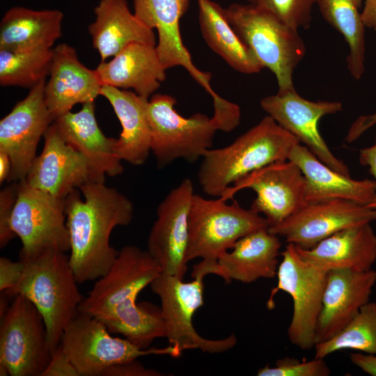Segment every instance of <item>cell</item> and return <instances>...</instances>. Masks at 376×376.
I'll return each mask as SVG.
<instances>
[{
	"mask_svg": "<svg viewBox=\"0 0 376 376\" xmlns=\"http://www.w3.org/2000/svg\"><path fill=\"white\" fill-rule=\"evenodd\" d=\"M299 143L267 115L231 144L206 151L198 172L201 189L207 195L224 197L230 187L249 174L287 160Z\"/></svg>",
	"mask_w": 376,
	"mask_h": 376,
	"instance_id": "7a4b0ae2",
	"label": "cell"
},
{
	"mask_svg": "<svg viewBox=\"0 0 376 376\" xmlns=\"http://www.w3.org/2000/svg\"><path fill=\"white\" fill-rule=\"evenodd\" d=\"M65 199L33 187L24 179L19 181L11 218V228L22 243L19 258H31L47 250L70 251Z\"/></svg>",
	"mask_w": 376,
	"mask_h": 376,
	"instance_id": "30bf717a",
	"label": "cell"
},
{
	"mask_svg": "<svg viewBox=\"0 0 376 376\" xmlns=\"http://www.w3.org/2000/svg\"><path fill=\"white\" fill-rule=\"evenodd\" d=\"M94 13L95 20L88 25V31L101 62L131 43L156 46L153 30L131 13L126 0H100Z\"/></svg>",
	"mask_w": 376,
	"mask_h": 376,
	"instance_id": "484cf974",
	"label": "cell"
},
{
	"mask_svg": "<svg viewBox=\"0 0 376 376\" xmlns=\"http://www.w3.org/2000/svg\"><path fill=\"white\" fill-rule=\"evenodd\" d=\"M250 188L256 194L251 208L264 215L269 227L276 226L302 207L305 203V178L290 160L270 164L230 187L223 198Z\"/></svg>",
	"mask_w": 376,
	"mask_h": 376,
	"instance_id": "e0dca14e",
	"label": "cell"
},
{
	"mask_svg": "<svg viewBox=\"0 0 376 376\" xmlns=\"http://www.w3.org/2000/svg\"><path fill=\"white\" fill-rule=\"evenodd\" d=\"M225 17L263 68L275 75L278 92L295 88L293 72L306 54L298 30L272 13L252 4L233 3L224 8Z\"/></svg>",
	"mask_w": 376,
	"mask_h": 376,
	"instance_id": "5b68a950",
	"label": "cell"
},
{
	"mask_svg": "<svg viewBox=\"0 0 376 376\" xmlns=\"http://www.w3.org/2000/svg\"><path fill=\"white\" fill-rule=\"evenodd\" d=\"M63 18V13L56 9L36 10L13 7L1 20L0 49H52L61 36Z\"/></svg>",
	"mask_w": 376,
	"mask_h": 376,
	"instance_id": "f1b7e54d",
	"label": "cell"
},
{
	"mask_svg": "<svg viewBox=\"0 0 376 376\" xmlns=\"http://www.w3.org/2000/svg\"><path fill=\"white\" fill-rule=\"evenodd\" d=\"M11 171V161L7 153L0 151V183L8 180Z\"/></svg>",
	"mask_w": 376,
	"mask_h": 376,
	"instance_id": "ee69618b",
	"label": "cell"
},
{
	"mask_svg": "<svg viewBox=\"0 0 376 376\" xmlns=\"http://www.w3.org/2000/svg\"><path fill=\"white\" fill-rule=\"evenodd\" d=\"M194 193L189 178L173 189L157 209L148 238V249L162 274L183 280L187 270L188 219Z\"/></svg>",
	"mask_w": 376,
	"mask_h": 376,
	"instance_id": "9a60e30c",
	"label": "cell"
},
{
	"mask_svg": "<svg viewBox=\"0 0 376 376\" xmlns=\"http://www.w3.org/2000/svg\"><path fill=\"white\" fill-rule=\"evenodd\" d=\"M53 49H0V85L31 88L50 72Z\"/></svg>",
	"mask_w": 376,
	"mask_h": 376,
	"instance_id": "d6a6232c",
	"label": "cell"
},
{
	"mask_svg": "<svg viewBox=\"0 0 376 376\" xmlns=\"http://www.w3.org/2000/svg\"><path fill=\"white\" fill-rule=\"evenodd\" d=\"M269 228L266 219L251 208L244 209L223 198L206 199L194 194L188 219V246L186 261L201 258L193 267L191 277L219 276V258L242 237Z\"/></svg>",
	"mask_w": 376,
	"mask_h": 376,
	"instance_id": "277c9868",
	"label": "cell"
},
{
	"mask_svg": "<svg viewBox=\"0 0 376 376\" xmlns=\"http://www.w3.org/2000/svg\"><path fill=\"white\" fill-rule=\"evenodd\" d=\"M65 199L66 225L70 240V264L78 283L95 281L110 269L118 251L110 245L118 226L131 223V201L104 182H89Z\"/></svg>",
	"mask_w": 376,
	"mask_h": 376,
	"instance_id": "6da1fadb",
	"label": "cell"
},
{
	"mask_svg": "<svg viewBox=\"0 0 376 376\" xmlns=\"http://www.w3.org/2000/svg\"><path fill=\"white\" fill-rule=\"evenodd\" d=\"M173 96L157 93L148 101V116L151 130V151L157 165L165 166L182 158L194 162L211 148L219 127L212 117L196 113L189 118L174 108Z\"/></svg>",
	"mask_w": 376,
	"mask_h": 376,
	"instance_id": "8992f818",
	"label": "cell"
},
{
	"mask_svg": "<svg viewBox=\"0 0 376 376\" xmlns=\"http://www.w3.org/2000/svg\"><path fill=\"white\" fill-rule=\"evenodd\" d=\"M100 95L109 102L122 126L115 145L116 155L134 166L143 164L151 151L148 99L135 92L107 85L102 86Z\"/></svg>",
	"mask_w": 376,
	"mask_h": 376,
	"instance_id": "83f0119b",
	"label": "cell"
},
{
	"mask_svg": "<svg viewBox=\"0 0 376 376\" xmlns=\"http://www.w3.org/2000/svg\"><path fill=\"white\" fill-rule=\"evenodd\" d=\"M54 122L65 141L88 159L97 182H104L105 175L122 173V160L115 151L117 139L106 136L100 130L94 102L84 103L79 111L67 112Z\"/></svg>",
	"mask_w": 376,
	"mask_h": 376,
	"instance_id": "7402d4cb",
	"label": "cell"
},
{
	"mask_svg": "<svg viewBox=\"0 0 376 376\" xmlns=\"http://www.w3.org/2000/svg\"><path fill=\"white\" fill-rule=\"evenodd\" d=\"M296 248L305 260L327 272H365L371 269L376 260V234L370 223L361 224L339 230L313 248Z\"/></svg>",
	"mask_w": 376,
	"mask_h": 376,
	"instance_id": "cb8c5ba5",
	"label": "cell"
},
{
	"mask_svg": "<svg viewBox=\"0 0 376 376\" xmlns=\"http://www.w3.org/2000/svg\"><path fill=\"white\" fill-rule=\"evenodd\" d=\"M51 356L42 315L27 298L15 296L1 318L0 364L11 376H42Z\"/></svg>",
	"mask_w": 376,
	"mask_h": 376,
	"instance_id": "9c48e42d",
	"label": "cell"
},
{
	"mask_svg": "<svg viewBox=\"0 0 376 376\" xmlns=\"http://www.w3.org/2000/svg\"><path fill=\"white\" fill-rule=\"evenodd\" d=\"M288 160L295 164L305 178V203L345 199L367 207L376 189L374 180H357L322 162L300 143L292 148Z\"/></svg>",
	"mask_w": 376,
	"mask_h": 376,
	"instance_id": "603a6c76",
	"label": "cell"
},
{
	"mask_svg": "<svg viewBox=\"0 0 376 376\" xmlns=\"http://www.w3.org/2000/svg\"><path fill=\"white\" fill-rule=\"evenodd\" d=\"M19 260L24 265L22 276L12 290L3 293L12 297L22 295L36 306L44 319L52 354L65 328L79 314L84 297L65 253L47 250Z\"/></svg>",
	"mask_w": 376,
	"mask_h": 376,
	"instance_id": "3957f363",
	"label": "cell"
},
{
	"mask_svg": "<svg viewBox=\"0 0 376 376\" xmlns=\"http://www.w3.org/2000/svg\"><path fill=\"white\" fill-rule=\"evenodd\" d=\"M161 273L159 265L147 250L126 245L118 251L109 271L96 280L84 297L79 313L104 323L116 311L136 302L139 292Z\"/></svg>",
	"mask_w": 376,
	"mask_h": 376,
	"instance_id": "7c38bea8",
	"label": "cell"
},
{
	"mask_svg": "<svg viewBox=\"0 0 376 376\" xmlns=\"http://www.w3.org/2000/svg\"><path fill=\"white\" fill-rule=\"evenodd\" d=\"M361 17L366 27L376 30V0H365Z\"/></svg>",
	"mask_w": 376,
	"mask_h": 376,
	"instance_id": "7bdbcfd3",
	"label": "cell"
},
{
	"mask_svg": "<svg viewBox=\"0 0 376 376\" xmlns=\"http://www.w3.org/2000/svg\"><path fill=\"white\" fill-rule=\"evenodd\" d=\"M323 18L344 38L349 47L347 69L356 80L364 72L365 25L354 0H317Z\"/></svg>",
	"mask_w": 376,
	"mask_h": 376,
	"instance_id": "4dcf8cb0",
	"label": "cell"
},
{
	"mask_svg": "<svg viewBox=\"0 0 376 376\" xmlns=\"http://www.w3.org/2000/svg\"><path fill=\"white\" fill-rule=\"evenodd\" d=\"M331 370L324 359L314 357L310 361H299L285 357L278 359L275 366L258 369V376H328Z\"/></svg>",
	"mask_w": 376,
	"mask_h": 376,
	"instance_id": "e575fe53",
	"label": "cell"
},
{
	"mask_svg": "<svg viewBox=\"0 0 376 376\" xmlns=\"http://www.w3.org/2000/svg\"><path fill=\"white\" fill-rule=\"evenodd\" d=\"M97 318L79 313L65 328L61 345L79 376H102L110 367L155 354L179 357L176 348L141 350L127 339L113 337Z\"/></svg>",
	"mask_w": 376,
	"mask_h": 376,
	"instance_id": "ba28073f",
	"label": "cell"
},
{
	"mask_svg": "<svg viewBox=\"0 0 376 376\" xmlns=\"http://www.w3.org/2000/svg\"><path fill=\"white\" fill-rule=\"evenodd\" d=\"M42 376H79L61 344L52 352Z\"/></svg>",
	"mask_w": 376,
	"mask_h": 376,
	"instance_id": "8d00e7d4",
	"label": "cell"
},
{
	"mask_svg": "<svg viewBox=\"0 0 376 376\" xmlns=\"http://www.w3.org/2000/svg\"><path fill=\"white\" fill-rule=\"evenodd\" d=\"M0 375L1 376L10 375V373H9L8 369L6 368V367H5L2 364H0Z\"/></svg>",
	"mask_w": 376,
	"mask_h": 376,
	"instance_id": "f6af8a7d",
	"label": "cell"
},
{
	"mask_svg": "<svg viewBox=\"0 0 376 376\" xmlns=\"http://www.w3.org/2000/svg\"><path fill=\"white\" fill-rule=\"evenodd\" d=\"M19 190V182H13L0 192V247H5L16 235L11 228V218Z\"/></svg>",
	"mask_w": 376,
	"mask_h": 376,
	"instance_id": "d590c367",
	"label": "cell"
},
{
	"mask_svg": "<svg viewBox=\"0 0 376 376\" xmlns=\"http://www.w3.org/2000/svg\"><path fill=\"white\" fill-rule=\"evenodd\" d=\"M354 1L355 3L357 6L358 8H359L361 6L363 0H354Z\"/></svg>",
	"mask_w": 376,
	"mask_h": 376,
	"instance_id": "bcb514c9",
	"label": "cell"
},
{
	"mask_svg": "<svg viewBox=\"0 0 376 376\" xmlns=\"http://www.w3.org/2000/svg\"><path fill=\"white\" fill-rule=\"evenodd\" d=\"M376 124V111L372 114L359 116L350 127L346 141L352 143L358 139L366 131Z\"/></svg>",
	"mask_w": 376,
	"mask_h": 376,
	"instance_id": "ab89813d",
	"label": "cell"
},
{
	"mask_svg": "<svg viewBox=\"0 0 376 376\" xmlns=\"http://www.w3.org/2000/svg\"><path fill=\"white\" fill-rule=\"evenodd\" d=\"M46 79L30 88L28 95L17 102L0 120V151L11 161L8 182L25 179L38 142L54 119L44 98Z\"/></svg>",
	"mask_w": 376,
	"mask_h": 376,
	"instance_id": "5bb4252c",
	"label": "cell"
},
{
	"mask_svg": "<svg viewBox=\"0 0 376 376\" xmlns=\"http://www.w3.org/2000/svg\"><path fill=\"white\" fill-rule=\"evenodd\" d=\"M267 10L283 22L299 30L307 29L312 22V10L317 0H247Z\"/></svg>",
	"mask_w": 376,
	"mask_h": 376,
	"instance_id": "836d02e7",
	"label": "cell"
},
{
	"mask_svg": "<svg viewBox=\"0 0 376 376\" xmlns=\"http://www.w3.org/2000/svg\"><path fill=\"white\" fill-rule=\"evenodd\" d=\"M260 104L268 116L322 162L341 174L350 176L347 166L331 152L318 129L322 117L342 110L341 102L310 101L300 96L293 88L265 97Z\"/></svg>",
	"mask_w": 376,
	"mask_h": 376,
	"instance_id": "4fadbf2b",
	"label": "cell"
},
{
	"mask_svg": "<svg viewBox=\"0 0 376 376\" xmlns=\"http://www.w3.org/2000/svg\"><path fill=\"white\" fill-rule=\"evenodd\" d=\"M198 22L207 45L232 68L244 74L259 72L263 66L226 19L224 8L212 0H197Z\"/></svg>",
	"mask_w": 376,
	"mask_h": 376,
	"instance_id": "f546056e",
	"label": "cell"
},
{
	"mask_svg": "<svg viewBox=\"0 0 376 376\" xmlns=\"http://www.w3.org/2000/svg\"><path fill=\"white\" fill-rule=\"evenodd\" d=\"M277 271L278 282L272 288L267 307H274V297L280 290L292 299L293 311L288 328L290 343L306 350L315 345L316 327L322 308L328 272L305 260L296 246L288 243Z\"/></svg>",
	"mask_w": 376,
	"mask_h": 376,
	"instance_id": "52a82bcc",
	"label": "cell"
},
{
	"mask_svg": "<svg viewBox=\"0 0 376 376\" xmlns=\"http://www.w3.org/2000/svg\"><path fill=\"white\" fill-rule=\"evenodd\" d=\"M350 359L354 366L366 373L376 376V354L357 352L350 354Z\"/></svg>",
	"mask_w": 376,
	"mask_h": 376,
	"instance_id": "b9f144b4",
	"label": "cell"
},
{
	"mask_svg": "<svg viewBox=\"0 0 376 376\" xmlns=\"http://www.w3.org/2000/svg\"><path fill=\"white\" fill-rule=\"evenodd\" d=\"M281 247L278 236L268 228L251 232L219 258V276L227 283L232 280L251 283L259 279H274Z\"/></svg>",
	"mask_w": 376,
	"mask_h": 376,
	"instance_id": "4316f807",
	"label": "cell"
},
{
	"mask_svg": "<svg viewBox=\"0 0 376 376\" xmlns=\"http://www.w3.org/2000/svg\"><path fill=\"white\" fill-rule=\"evenodd\" d=\"M204 277L197 276L191 282H183L175 276L161 273L150 283L152 291L161 301L169 345L180 353L198 349L204 352L220 353L233 347L237 339L232 334L221 340L207 339L195 330L192 319L203 302Z\"/></svg>",
	"mask_w": 376,
	"mask_h": 376,
	"instance_id": "8fae6325",
	"label": "cell"
},
{
	"mask_svg": "<svg viewBox=\"0 0 376 376\" xmlns=\"http://www.w3.org/2000/svg\"><path fill=\"white\" fill-rule=\"evenodd\" d=\"M359 160L361 165L369 168L371 175L375 178L376 185V136L373 146L359 150ZM367 207L376 210V189L374 197Z\"/></svg>",
	"mask_w": 376,
	"mask_h": 376,
	"instance_id": "60d3db41",
	"label": "cell"
},
{
	"mask_svg": "<svg viewBox=\"0 0 376 376\" xmlns=\"http://www.w3.org/2000/svg\"><path fill=\"white\" fill-rule=\"evenodd\" d=\"M376 283V270L359 272L335 269L328 272L318 318L315 344L326 341L340 331L370 301Z\"/></svg>",
	"mask_w": 376,
	"mask_h": 376,
	"instance_id": "ffe728a7",
	"label": "cell"
},
{
	"mask_svg": "<svg viewBox=\"0 0 376 376\" xmlns=\"http://www.w3.org/2000/svg\"><path fill=\"white\" fill-rule=\"evenodd\" d=\"M136 16L158 34L156 49L166 70L182 66L212 97H221L210 85L211 74L202 72L194 64L182 42L179 21L189 7V0H133Z\"/></svg>",
	"mask_w": 376,
	"mask_h": 376,
	"instance_id": "d6986e66",
	"label": "cell"
},
{
	"mask_svg": "<svg viewBox=\"0 0 376 376\" xmlns=\"http://www.w3.org/2000/svg\"><path fill=\"white\" fill-rule=\"evenodd\" d=\"M157 370L146 368L137 359L119 363L107 369L102 376H161Z\"/></svg>",
	"mask_w": 376,
	"mask_h": 376,
	"instance_id": "f35d334b",
	"label": "cell"
},
{
	"mask_svg": "<svg viewBox=\"0 0 376 376\" xmlns=\"http://www.w3.org/2000/svg\"><path fill=\"white\" fill-rule=\"evenodd\" d=\"M314 348L321 359L343 350L376 354V302L366 303L341 331Z\"/></svg>",
	"mask_w": 376,
	"mask_h": 376,
	"instance_id": "1f68e13d",
	"label": "cell"
},
{
	"mask_svg": "<svg viewBox=\"0 0 376 376\" xmlns=\"http://www.w3.org/2000/svg\"><path fill=\"white\" fill-rule=\"evenodd\" d=\"M49 77L44 98L54 121L75 104L94 102L100 95L102 85L95 70L83 65L75 49L68 44L53 49Z\"/></svg>",
	"mask_w": 376,
	"mask_h": 376,
	"instance_id": "44dd1931",
	"label": "cell"
},
{
	"mask_svg": "<svg viewBox=\"0 0 376 376\" xmlns=\"http://www.w3.org/2000/svg\"><path fill=\"white\" fill-rule=\"evenodd\" d=\"M24 263L19 260L14 262L6 257L0 258V290L6 292L12 290L19 283L24 271Z\"/></svg>",
	"mask_w": 376,
	"mask_h": 376,
	"instance_id": "74e56055",
	"label": "cell"
},
{
	"mask_svg": "<svg viewBox=\"0 0 376 376\" xmlns=\"http://www.w3.org/2000/svg\"><path fill=\"white\" fill-rule=\"evenodd\" d=\"M43 136V150L33 161L24 179L30 186L65 198L85 183L99 182L88 159L65 141L54 122Z\"/></svg>",
	"mask_w": 376,
	"mask_h": 376,
	"instance_id": "ac0fdd59",
	"label": "cell"
},
{
	"mask_svg": "<svg viewBox=\"0 0 376 376\" xmlns=\"http://www.w3.org/2000/svg\"><path fill=\"white\" fill-rule=\"evenodd\" d=\"M94 70L102 86L132 88L139 95L148 99L165 80L166 70L156 46L134 42L109 61L101 62Z\"/></svg>",
	"mask_w": 376,
	"mask_h": 376,
	"instance_id": "d4e9b609",
	"label": "cell"
},
{
	"mask_svg": "<svg viewBox=\"0 0 376 376\" xmlns=\"http://www.w3.org/2000/svg\"><path fill=\"white\" fill-rule=\"evenodd\" d=\"M376 221V210L351 201L334 199L308 203L269 231L288 243L308 249L346 228Z\"/></svg>",
	"mask_w": 376,
	"mask_h": 376,
	"instance_id": "2e32d148",
	"label": "cell"
}]
</instances>
